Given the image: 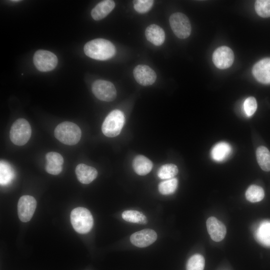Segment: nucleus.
<instances>
[{
    "label": "nucleus",
    "mask_w": 270,
    "mask_h": 270,
    "mask_svg": "<svg viewBox=\"0 0 270 270\" xmlns=\"http://www.w3.org/2000/svg\"><path fill=\"white\" fill-rule=\"evenodd\" d=\"M84 50L88 56L100 60L110 59L116 54V48L113 44L104 38H96L88 42Z\"/></svg>",
    "instance_id": "nucleus-1"
},
{
    "label": "nucleus",
    "mask_w": 270,
    "mask_h": 270,
    "mask_svg": "<svg viewBox=\"0 0 270 270\" xmlns=\"http://www.w3.org/2000/svg\"><path fill=\"white\" fill-rule=\"evenodd\" d=\"M56 138L61 142L70 146L76 144L80 140L82 132L76 124L64 122L58 124L54 129Z\"/></svg>",
    "instance_id": "nucleus-2"
},
{
    "label": "nucleus",
    "mask_w": 270,
    "mask_h": 270,
    "mask_svg": "<svg viewBox=\"0 0 270 270\" xmlns=\"http://www.w3.org/2000/svg\"><path fill=\"white\" fill-rule=\"evenodd\" d=\"M70 222L74 230L78 233L88 232L94 224L92 214L87 208L78 207L72 210L70 216Z\"/></svg>",
    "instance_id": "nucleus-3"
},
{
    "label": "nucleus",
    "mask_w": 270,
    "mask_h": 270,
    "mask_svg": "<svg viewBox=\"0 0 270 270\" xmlns=\"http://www.w3.org/2000/svg\"><path fill=\"white\" fill-rule=\"evenodd\" d=\"M124 121L122 112L118 110H113L106 116L102 123V133L110 138L118 136L123 128Z\"/></svg>",
    "instance_id": "nucleus-4"
},
{
    "label": "nucleus",
    "mask_w": 270,
    "mask_h": 270,
    "mask_svg": "<svg viewBox=\"0 0 270 270\" xmlns=\"http://www.w3.org/2000/svg\"><path fill=\"white\" fill-rule=\"evenodd\" d=\"M32 130L29 122L24 118L16 120L12 124L10 138L12 142L16 146L26 144L31 136Z\"/></svg>",
    "instance_id": "nucleus-5"
},
{
    "label": "nucleus",
    "mask_w": 270,
    "mask_h": 270,
    "mask_svg": "<svg viewBox=\"0 0 270 270\" xmlns=\"http://www.w3.org/2000/svg\"><path fill=\"white\" fill-rule=\"evenodd\" d=\"M169 22L172 30L178 38H186L190 34V22L184 14L181 12L174 13L170 16Z\"/></svg>",
    "instance_id": "nucleus-6"
},
{
    "label": "nucleus",
    "mask_w": 270,
    "mask_h": 270,
    "mask_svg": "<svg viewBox=\"0 0 270 270\" xmlns=\"http://www.w3.org/2000/svg\"><path fill=\"white\" fill-rule=\"evenodd\" d=\"M92 90L95 96L102 101L112 102L116 96V90L114 85L107 80H98L94 81Z\"/></svg>",
    "instance_id": "nucleus-7"
},
{
    "label": "nucleus",
    "mask_w": 270,
    "mask_h": 270,
    "mask_svg": "<svg viewBox=\"0 0 270 270\" xmlns=\"http://www.w3.org/2000/svg\"><path fill=\"white\" fill-rule=\"evenodd\" d=\"M34 64L36 68L43 72L54 70L57 66L58 60L52 52L46 50H38L34 56Z\"/></svg>",
    "instance_id": "nucleus-8"
},
{
    "label": "nucleus",
    "mask_w": 270,
    "mask_h": 270,
    "mask_svg": "<svg viewBox=\"0 0 270 270\" xmlns=\"http://www.w3.org/2000/svg\"><path fill=\"white\" fill-rule=\"evenodd\" d=\"M36 206V199L31 196H22L18 204V214L20 220L24 222L30 220Z\"/></svg>",
    "instance_id": "nucleus-9"
},
{
    "label": "nucleus",
    "mask_w": 270,
    "mask_h": 270,
    "mask_svg": "<svg viewBox=\"0 0 270 270\" xmlns=\"http://www.w3.org/2000/svg\"><path fill=\"white\" fill-rule=\"evenodd\" d=\"M234 56L232 50L226 46H222L216 48L212 56L215 66L220 69L230 67L234 61Z\"/></svg>",
    "instance_id": "nucleus-10"
},
{
    "label": "nucleus",
    "mask_w": 270,
    "mask_h": 270,
    "mask_svg": "<svg viewBox=\"0 0 270 270\" xmlns=\"http://www.w3.org/2000/svg\"><path fill=\"white\" fill-rule=\"evenodd\" d=\"M157 238L156 232L152 229H144L136 232L130 236L132 244L138 248H144L154 243Z\"/></svg>",
    "instance_id": "nucleus-11"
},
{
    "label": "nucleus",
    "mask_w": 270,
    "mask_h": 270,
    "mask_svg": "<svg viewBox=\"0 0 270 270\" xmlns=\"http://www.w3.org/2000/svg\"><path fill=\"white\" fill-rule=\"evenodd\" d=\"M133 74L136 80L139 84L144 86L153 84L156 78L155 72L146 65L137 66L134 68Z\"/></svg>",
    "instance_id": "nucleus-12"
},
{
    "label": "nucleus",
    "mask_w": 270,
    "mask_h": 270,
    "mask_svg": "<svg viewBox=\"0 0 270 270\" xmlns=\"http://www.w3.org/2000/svg\"><path fill=\"white\" fill-rule=\"evenodd\" d=\"M252 72L258 82L270 84V58H263L256 62L252 68Z\"/></svg>",
    "instance_id": "nucleus-13"
},
{
    "label": "nucleus",
    "mask_w": 270,
    "mask_h": 270,
    "mask_svg": "<svg viewBox=\"0 0 270 270\" xmlns=\"http://www.w3.org/2000/svg\"><path fill=\"white\" fill-rule=\"evenodd\" d=\"M206 228L211 238L219 242L225 237L226 229L224 224L214 216L210 217L206 220Z\"/></svg>",
    "instance_id": "nucleus-14"
},
{
    "label": "nucleus",
    "mask_w": 270,
    "mask_h": 270,
    "mask_svg": "<svg viewBox=\"0 0 270 270\" xmlns=\"http://www.w3.org/2000/svg\"><path fill=\"white\" fill-rule=\"evenodd\" d=\"M78 180L82 184H88L98 176V171L94 167L84 164H78L75 170Z\"/></svg>",
    "instance_id": "nucleus-15"
},
{
    "label": "nucleus",
    "mask_w": 270,
    "mask_h": 270,
    "mask_svg": "<svg viewBox=\"0 0 270 270\" xmlns=\"http://www.w3.org/2000/svg\"><path fill=\"white\" fill-rule=\"evenodd\" d=\"M146 39L156 46L162 45L165 40V32L160 26L152 24L148 26L145 31Z\"/></svg>",
    "instance_id": "nucleus-16"
},
{
    "label": "nucleus",
    "mask_w": 270,
    "mask_h": 270,
    "mask_svg": "<svg viewBox=\"0 0 270 270\" xmlns=\"http://www.w3.org/2000/svg\"><path fill=\"white\" fill-rule=\"evenodd\" d=\"M113 0H106L100 2L92 10L91 16L96 20H99L107 16L114 8Z\"/></svg>",
    "instance_id": "nucleus-17"
},
{
    "label": "nucleus",
    "mask_w": 270,
    "mask_h": 270,
    "mask_svg": "<svg viewBox=\"0 0 270 270\" xmlns=\"http://www.w3.org/2000/svg\"><path fill=\"white\" fill-rule=\"evenodd\" d=\"M254 237L262 246L270 247V221L260 223L254 232Z\"/></svg>",
    "instance_id": "nucleus-18"
},
{
    "label": "nucleus",
    "mask_w": 270,
    "mask_h": 270,
    "mask_svg": "<svg viewBox=\"0 0 270 270\" xmlns=\"http://www.w3.org/2000/svg\"><path fill=\"white\" fill-rule=\"evenodd\" d=\"M152 166V161L142 155L136 156L132 162V167L134 172L140 176L148 174L151 171Z\"/></svg>",
    "instance_id": "nucleus-19"
},
{
    "label": "nucleus",
    "mask_w": 270,
    "mask_h": 270,
    "mask_svg": "<svg viewBox=\"0 0 270 270\" xmlns=\"http://www.w3.org/2000/svg\"><path fill=\"white\" fill-rule=\"evenodd\" d=\"M232 152L231 146L226 142L216 144L212 149L211 156L217 162H222L226 159Z\"/></svg>",
    "instance_id": "nucleus-20"
},
{
    "label": "nucleus",
    "mask_w": 270,
    "mask_h": 270,
    "mask_svg": "<svg viewBox=\"0 0 270 270\" xmlns=\"http://www.w3.org/2000/svg\"><path fill=\"white\" fill-rule=\"evenodd\" d=\"M258 162L264 171H270V152L264 146H260L256 150Z\"/></svg>",
    "instance_id": "nucleus-21"
},
{
    "label": "nucleus",
    "mask_w": 270,
    "mask_h": 270,
    "mask_svg": "<svg viewBox=\"0 0 270 270\" xmlns=\"http://www.w3.org/2000/svg\"><path fill=\"white\" fill-rule=\"evenodd\" d=\"M122 218L128 222L146 224L148 223L146 217L142 213L134 210H127L122 214Z\"/></svg>",
    "instance_id": "nucleus-22"
},
{
    "label": "nucleus",
    "mask_w": 270,
    "mask_h": 270,
    "mask_svg": "<svg viewBox=\"0 0 270 270\" xmlns=\"http://www.w3.org/2000/svg\"><path fill=\"white\" fill-rule=\"evenodd\" d=\"M264 196L263 188L257 185L250 186L246 192V198L248 200L252 202L261 201Z\"/></svg>",
    "instance_id": "nucleus-23"
},
{
    "label": "nucleus",
    "mask_w": 270,
    "mask_h": 270,
    "mask_svg": "<svg viewBox=\"0 0 270 270\" xmlns=\"http://www.w3.org/2000/svg\"><path fill=\"white\" fill-rule=\"evenodd\" d=\"M178 171V167L175 164H165L158 169V176L160 179L168 180L176 176Z\"/></svg>",
    "instance_id": "nucleus-24"
},
{
    "label": "nucleus",
    "mask_w": 270,
    "mask_h": 270,
    "mask_svg": "<svg viewBox=\"0 0 270 270\" xmlns=\"http://www.w3.org/2000/svg\"><path fill=\"white\" fill-rule=\"evenodd\" d=\"M178 184L177 178L168 179L160 183L158 186V190L161 194L164 195L172 194L176 191Z\"/></svg>",
    "instance_id": "nucleus-25"
},
{
    "label": "nucleus",
    "mask_w": 270,
    "mask_h": 270,
    "mask_svg": "<svg viewBox=\"0 0 270 270\" xmlns=\"http://www.w3.org/2000/svg\"><path fill=\"white\" fill-rule=\"evenodd\" d=\"M204 258L202 255L194 254L188 260L186 270H204Z\"/></svg>",
    "instance_id": "nucleus-26"
},
{
    "label": "nucleus",
    "mask_w": 270,
    "mask_h": 270,
    "mask_svg": "<svg viewBox=\"0 0 270 270\" xmlns=\"http://www.w3.org/2000/svg\"><path fill=\"white\" fill-rule=\"evenodd\" d=\"M257 14L262 18L270 17V0H257L255 2Z\"/></svg>",
    "instance_id": "nucleus-27"
},
{
    "label": "nucleus",
    "mask_w": 270,
    "mask_h": 270,
    "mask_svg": "<svg viewBox=\"0 0 270 270\" xmlns=\"http://www.w3.org/2000/svg\"><path fill=\"white\" fill-rule=\"evenodd\" d=\"M152 0H135L133 1L134 10L140 14H144L149 11L154 4Z\"/></svg>",
    "instance_id": "nucleus-28"
},
{
    "label": "nucleus",
    "mask_w": 270,
    "mask_h": 270,
    "mask_svg": "<svg viewBox=\"0 0 270 270\" xmlns=\"http://www.w3.org/2000/svg\"><path fill=\"white\" fill-rule=\"evenodd\" d=\"M257 108V102L256 98L253 96L246 98L244 102V109L248 116L254 114Z\"/></svg>",
    "instance_id": "nucleus-29"
},
{
    "label": "nucleus",
    "mask_w": 270,
    "mask_h": 270,
    "mask_svg": "<svg viewBox=\"0 0 270 270\" xmlns=\"http://www.w3.org/2000/svg\"><path fill=\"white\" fill-rule=\"evenodd\" d=\"M4 162H0V184L4 185L8 184L12 178V172L10 167L4 165Z\"/></svg>",
    "instance_id": "nucleus-30"
},
{
    "label": "nucleus",
    "mask_w": 270,
    "mask_h": 270,
    "mask_svg": "<svg viewBox=\"0 0 270 270\" xmlns=\"http://www.w3.org/2000/svg\"><path fill=\"white\" fill-rule=\"evenodd\" d=\"M46 162L56 164L62 166L64 163V158L60 154L56 152H50L46 155Z\"/></svg>",
    "instance_id": "nucleus-31"
},
{
    "label": "nucleus",
    "mask_w": 270,
    "mask_h": 270,
    "mask_svg": "<svg viewBox=\"0 0 270 270\" xmlns=\"http://www.w3.org/2000/svg\"><path fill=\"white\" fill-rule=\"evenodd\" d=\"M45 168L46 172L48 174L57 175L62 171V166L56 164L46 162Z\"/></svg>",
    "instance_id": "nucleus-32"
},
{
    "label": "nucleus",
    "mask_w": 270,
    "mask_h": 270,
    "mask_svg": "<svg viewBox=\"0 0 270 270\" xmlns=\"http://www.w3.org/2000/svg\"><path fill=\"white\" fill-rule=\"evenodd\" d=\"M11 2H20V0H11Z\"/></svg>",
    "instance_id": "nucleus-33"
}]
</instances>
